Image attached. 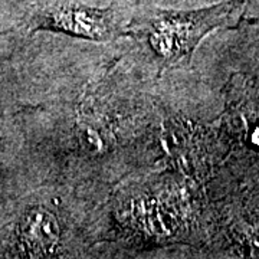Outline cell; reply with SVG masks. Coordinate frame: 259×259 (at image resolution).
Segmentation results:
<instances>
[{
  "label": "cell",
  "instance_id": "1",
  "mask_svg": "<svg viewBox=\"0 0 259 259\" xmlns=\"http://www.w3.org/2000/svg\"><path fill=\"white\" fill-rule=\"evenodd\" d=\"M243 6L245 0H225L196 10L146 8L133 18L130 33L147 47L161 69H167L190 62L194 49L210 32L236 26Z\"/></svg>",
  "mask_w": 259,
  "mask_h": 259
},
{
  "label": "cell",
  "instance_id": "2",
  "mask_svg": "<svg viewBox=\"0 0 259 259\" xmlns=\"http://www.w3.org/2000/svg\"><path fill=\"white\" fill-rule=\"evenodd\" d=\"M223 134L236 168L259 180V83L238 76L229 82Z\"/></svg>",
  "mask_w": 259,
  "mask_h": 259
},
{
  "label": "cell",
  "instance_id": "3",
  "mask_svg": "<svg viewBox=\"0 0 259 259\" xmlns=\"http://www.w3.org/2000/svg\"><path fill=\"white\" fill-rule=\"evenodd\" d=\"M28 26L94 42H111L125 35L114 10L93 8L81 0H33Z\"/></svg>",
  "mask_w": 259,
  "mask_h": 259
},
{
  "label": "cell",
  "instance_id": "4",
  "mask_svg": "<svg viewBox=\"0 0 259 259\" xmlns=\"http://www.w3.org/2000/svg\"><path fill=\"white\" fill-rule=\"evenodd\" d=\"M62 225L47 207H32L19 223L20 250L30 258H55L61 255Z\"/></svg>",
  "mask_w": 259,
  "mask_h": 259
},
{
  "label": "cell",
  "instance_id": "5",
  "mask_svg": "<svg viewBox=\"0 0 259 259\" xmlns=\"http://www.w3.org/2000/svg\"><path fill=\"white\" fill-rule=\"evenodd\" d=\"M225 218V235L235 255L259 258V196L236 203Z\"/></svg>",
  "mask_w": 259,
  "mask_h": 259
}]
</instances>
